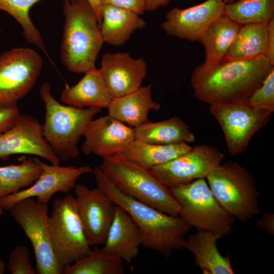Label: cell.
<instances>
[{
	"label": "cell",
	"instance_id": "cell-1",
	"mask_svg": "<svg viewBox=\"0 0 274 274\" xmlns=\"http://www.w3.org/2000/svg\"><path fill=\"white\" fill-rule=\"evenodd\" d=\"M274 65L264 55L247 60H227L196 66L190 78L194 95L210 105L248 98Z\"/></svg>",
	"mask_w": 274,
	"mask_h": 274
},
{
	"label": "cell",
	"instance_id": "cell-2",
	"mask_svg": "<svg viewBox=\"0 0 274 274\" xmlns=\"http://www.w3.org/2000/svg\"><path fill=\"white\" fill-rule=\"evenodd\" d=\"M97 187L116 205L132 217L141 234L142 246L168 258L184 248L186 235L191 227L179 216H174L144 204L122 193L108 179L99 167L93 168Z\"/></svg>",
	"mask_w": 274,
	"mask_h": 274
},
{
	"label": "cell",
	"instance_id": "cell-3",
	"mask_svg": "<svg viewBox=\"0 0 274 274\" xmlns=\"http://www.w3.org/2000/svg\"><path fill=\"white\" fill-rule=\"evenodd\" d=\"M65 17L60 45L61 60L70 72L85 73L95 67L104 43L97 14L86 1H65Z\"/></svg>",
	"mask_w": 274,
	"mask_h": 274
},
{
	"label": "cell",
	"instance_id": "cell-4",
	"mask_svg": "<svg viewBox=\"0 0 274 274\" xmlns=\"http://www.w3.org/2000/svg\"><path fill=\"white\" fill-rule=\"evenodd\" d=\"M39 94L45 108L43 135L60 160L77 158L78 143L89 122L101 110L99 108H78L61 104L51 92V84L44 82Z\"/></svg>",
	"mask_w": 274,
	"mask_h": 274
},
{
	"label": "cell",
	"instance_id": "cell-5",
	"mask_svg": "<svg viewBox=\"0 0 274 274\" xmlns=\"http://www.w3.org/2000/svg\"><path fill=\"white\" fill-rule=\"evenodd\" d=\"M99 167L122 193L162 212L179 216L180 208L170 189L150 169L116 156L102 158Z\"/></svg>",
	"mask_w": 274,
	"mask_h": 274
},
{
	"label": "cell",
	"instance_id": "cell-6",
	"mask_svg": "<svg viewBox=\"0 0 274 274\" xmlns=\"http://www.w3.org/2000/svg\"><path fill=\"white\" fill-rule=\"evenodd\" d=\"M206 179L215 198L235 219L247 221L259 213L260 194L255 179L238 163H221Z\"/></svg>",
	"mask_w": 274,
	"mask_h": 274
},
{
	"label": "cell",
	"instance_id": "cell-7",
	"mask_svg": "<svg viewBox=\"0 0 274 274\" xmlns=\"http://www.w3.org/2000/svg\"><path fill=\"white\" fill-rule=\"evenodd\" d=\"M170 190L180 208L179 216L191 227L199 231L230 233L235 219L215 198L206 179Z\"/></svg>",
	"mask_w": 274,
	"mask_h": 274
},
{
	"label": "cell",
	"instance_id": "cell-8",
	"mask_svg": "<svg viewBox=\"0 0 274 274\" xmlns=\"http://www.w3.org/2000/svg\"><path fill=\"white\" fill-rule=\"evenodd\" d=\"M8 211L31 243L37 273H63L64 266L58 261L53 248L47 204L28 198L15 203Z\"/></svg>",
	"mask_w": 274,
	"mask_h": 274
},
{
	"label": "cell",
	"instance_id": "cell-9",
	"mask_svg": "<svg viewBox=\"0 0 274 274\" xmlns=\"http://www.w3.org/2000/svg\"><path fill=\"white\" fill-rule=\"evenodd\" d=\"M49 224L55 254L64 267L91 251L74 196L54 200Z\"/></svg>",
	"mask_w": 274,
	"mask_h": 274
},
{
	"label": "cell",
	"instance_id": "cell-10",
	"mask_svg": "<svg viewBox=\"0 0 274 274\" xmlns=\"http://www.w3.org/2000/svg\"><path fill=\"white\" fill-rule=\"evenodd\" d=\"M43 59L35 50L15 48L0 54V109L18 107L40 74Z\"/></svg>",
	"mask_w": 274,
	"mask_h": 274
},
{
	"label": "cell",
	"instance_id": "cell-11",
	"mask_svg": "<svg viewBox=\"0 0 274 274\" xmlns=\"http://www.w3.org/2000/svg\"><path fill=\"white\" fill-rule=\"evenodd\" d=\"M211 114L224 133L230 154L244 153L253 135L265 126L272 112L257 108L247 99L210 105Z\"/></svg>",
	"mask_w": 274,
	"mask_h": 274
},
{
	"label": "cell",
	"instance_id": "cell-12",
	"mask_svg": "<svg viewBox=\"0 0 274 274\" xmlns=\"http://www.w3.org/2000/svg\"><path fill=\"white\" fill-rule=\"evenodd\" d=\"M224 159V153L217 148L202 144L150 169L161 183L170 189L206 179Z\"/></svg>",
	"mask_w": 274,
	"mask_h": 274
},
{
	"label": "cell",
	"instance_id": "cell-13",
	"mask_svg": "<svg viewBox=\"0 0 274 274\" xmlns=\"http://www.w3.org/2000/svg\"><path fill=\"white\" fill-rule=\"evenodd\" d=\"M92 172L89 165L63 166L44 162L38 179L28 187L1 198L0 207L4 211H8L17 202L34 197L37 201L47 204L55 193L68 194L83 175Z\"/></svg>",
	"mask_w": 274,
	"mask_h": 274
},
{
	"label": "cell",
	"instance_id": "cell-14",
	"mask_svg": "<svg viewBox=\"0 0 274 274\" xmlns=\"http://www.w3.org/2000/svg\"><path fill=\"white\" fill-rule=\"evenodd\" d=\"M18 154L41 157L53 164L60 161L43 135L42 124L30 115L21 114L11 128L0 134V160Z\"/></svg>",
	"mask_w": 274,
	"mask_h": 274
},
{
	"label": "cell",
	"instance_id": "cell-15",
	"mask_svg": "<svg viewBox=\"0 0 274 274\" xmlns=\"http://www.w3.org/2000/svg\"><path fill=\"white\" fill-rule=\"evenodd\" d=\"M79 214L91 247L104 245L113 220L116 204L98 187L82 184L74 188Z\"/></svg>",
	"mask_w": 274,
	"mask_h": 274
},
{
	"label": "cell",
	"instance_id": "cell-16",
	"mask_svg": "<svg viewBox=\"0 0 274 274\" xmlns=\"http://www.w3.org/2000/svg\"><path fill=\"white\" fill-rule=\"evenodd\" d=\"M225 6L223 0H207L186 9L173 8L166 13L161 28L169 36L198 42L210 25L224 14Z\"/></svg>",
	"mask_w": 274,
	"mask_h": 274
},
{
	"label": "cell",
	"instance_id": "cell-17",
	"mask_svg": "<svg viewBox=\"0 0 274 274\" xmlns=\"http://www.w3.org/2000/svg\"><path fill=\"white\" fill-rule=\"evenodd\" d=\"M81 151L85 155L102 158L115 156L134 140L132 127L110 115L92 119L83 135Z\"/></svg>",
	"mask_w": 274,
	"mask_h": 274
},
{
	"label": "cell",
	"instance_id": "cell-18",
	"mask_svg": "<svg viewBox=\"0 0 274 274\" xmlns=\"http://www.w3.org/2000/svg\"><path fill=\"white\" fill-rule=\"evenodd\" d=\"M99 69L111 96L115 98L142 86L147 74V63L142 58L132 57L127 52H106L102 56Z\"/></svg>",
	"mask_w": 274,
	"mask_h": 274
},
{
	"label": "cell",
	"instance_id": "cell-19",
	"mask_svg": "<svg viewBox=\"0 0 274 274\" xmlns=\"http://www.w3.org/2000/svg\"><path fill=\"white\" fill-rule=\"evenodd\" d=\"M141 246V234L138 225L124 208L116 205L114 219L101 249L107 254L130 262L138 256Z\"/></svg>",
	"mask_w": 274,
	"mask_h": 274
},
{
	"label": "cell",
	"instance_id": "cell-20",
	"mask_svg": "<svg viewBox=\"0 0 274 274\" xmlns=\"http://www.w3.org/2000/svg\"><path fill=\"white\" fill-rule=\"evenodd\" d=\"M227 235L222 232L199 231L189 235L184 248L194 255V261L204 274H233L229 255L223 256L218 249L217 241Z\"/></svg>",
	"mask_w": 274,
	"mask_h": 274
},
{
	"label": "cell",
	"instance_id": "cell-21",
	"mask_svg": "<svg viewBox=\"0 0 274 274\" xmlns=\"http://www.w3.org/2000/svg\"><path fill=\"white\" fill-rule=\"evenodd\" d=\"M75 85L66 86L62 91L60 99L65 105L78 108H107L113 98L96 67L86 72Z\"/></svg>",
	"mask_w": 274,
	"mask_h": 274
},
{
	"label": "cell",
	"instance_id": "cell-22",
	"mask_svg": "<svg viewBox=\"0 0 274 274\" xmlns=\"http://www.w3.org/2000/svg\"><path fill=\"white\" fill-rule=\"evenodd\" d=\"M152 84L141 86L130 93L113 98L108 108V115L132 128L147 122L149 112L161 108L152 99Z\"/></svg>",
	"mask_w": 274,
	"mask_h": 274
},
{
	"label": "cell",
	"instance_id": "cell-23",
	"mask_svg": "<svg viewBox=\"0 0 274 274\" xmlns=\"http://www.w3.org/2000/svg\"><path fill=\"white\" fill-rule=\"evenodd\" d=\"M100 13L101 34L104 43L111 45L125 44L135 31L147 25L139 15L113 6L101 5Z\"/></svg>",
	"mask_w": 274,
	"mask_h": 274
},
{
	"label": "cell",
	"instance_id": "cell-24",
	"mask_svg": "<svg viewBox=\"0 0 274 274\" xmlns=\"http://www.w3.org/2000/svg\"><path fill=\"white\" fill-rule=\"evenodd\" d=\"M242 25L225 14L210 25L198 41L205 51L203 65H214L225 59Z\"/></svg>",
	"mask_w": 274,
	"mask_h": 274
},
{
	"label": "cell",
	"instance_id": "cell-25",
	"mask_svg": "<svg viewBox=\"0 0 274 274\" xmlns=\"http://www.w3.org/2000/svg\"><path fill=\"white\" fill-rule=\"evenodd\" d=\"M133 129L135 140L148 144L169 145L195 141L189 126L177 116L155 122L148 121Z\"/></svg>",
	"mask_w": 274,
	"mask_h": 274
},
{
	"label": "cell",
	"instance_id": "cell-26",
	"mask_svg": "<svg viewBox=\"0 0 274 274\" xmlns=\"http://www.w3.org/2000/svg\"><path fill=\"white\" fill-rule=\"evenodd\" d=\"M191 148L185 143L157 145L134 140L123 152L115 156L150 169L168 162Z\"/></svg>",
	"mask_w": 274,
	"mask_h": 274
},
{
	"label": "cell",
	"instance_id": "cell-27",
	"mask_svg": "<svg viewBox=\"0 0 274 274\" xmlns=\"http://www.w3.org/2000/svg\"><path fill=\"white\" fill-rule=\"evenodd\" d=\"M17 164L0 166V199L31 185L39 177L43 163L39 157L22 155Z\"/></svg>",
	"mask_w": 274,
	"mask_h": 274
},
{
	"label": "cell",
	"instance_id": "cell-28",
	"mask_svg": "<svg viewBox=\"0 0 274 274\" xmlns=\"http://www.w3.org/2000/svg\"><path fill=\"white\" fill-rule=\"evenodd\" d=\"M267 23L242 25L224 60H247L264 54Z\"/></svg>",
	"mask_w": 274,
	"mask_h": 274
},
{
	"label": "cell",
	"instance_id": "cell-29",
	"mask_svg": "<svg viewBox=\"0 0 274 274\" xmlns=\"http://www.w3.org/2000/svg\"><path fill=\"white\" fill-rule=\"evenodd\" d=\"M123 261L95 247L89 254L66 266L63 274H123Z\"/></svg>",
	"mask_w": 274,
	"mask_h": 274
},
{
	"label": "cell",
	"instance_id": "cell-30",
	"mask_svg": "<svg viewBox=\"0 0 274 274\" xmlns=\"http://www.w3.org/2000/svg\"><path fill=\"white\" fill-rule=\"evenodd\" d=\"M224 14L241 25L267 23L274 17V0H237L226 4Z\"/></svg>",
	"mask_w": 274,
	"mask_h": 274
},
{
	"label": "cell",
	"instance_id": "cell-31",
	"mask_svg": "<svg viewBox=\"0 0 274 274\" xmlns=\"http://www.w3.org/2000/svg\"><path fill=\"white\" fill-rule=\"evenodd\" d=\"M39 1L0 0V10L9 14L20 24L23 29V35L27 43L32 44L45 51V44L41 35L29 15L31 7Z\"/></svg>",
	"mask_w": 274,
	"mask_h": 274
},
{
	"label": "cell",
	"instance_id": "cell-32",
	"mask_svg": "<svg viewBox=\"0 0 274 274\" xmlns=\"http://www.w3.org/2000/svg\"><path fill=\"white\" fill-rule=\"evenodd\" d=\"M248 99L257 108L274 111V66Z\"/></svg>",
	"mask_w": 274,
	"mask_h": 274
},
{
	"label": "cell",
	"instance_id": "cell-33",
	"mask_svg": "<svg viewBox=\"0 0 274 274\" xmlns=\"http://www.w3.org/2000/svg\"><path fill=\"white\" fill-rule=\"evenodd\" d=\"M28 247L17 246L9 255L7 269L11 274H35L36 271L30 261Z\"/></svg>",
	"mask_w": 274,
	"mask_h": 274
},
{
	"label": "cell",
	"instance_id": "cell-34",
	"mask_svg": "<svg viewBox=\"0 0 274 274\" xmlns=\"http://www.w3.org/2000/svg\"><path fill=\"white\" fill-rule=\"evenodd\" d=\"M101 5H109L133 12L139 15L146 11L145 0H100Z\"/></svg>",
	"mask_w": 274,
	"mask_h": 274
},
{
	"label": "cell",
	"instance_id": "cell-35",
	"mask_svg": "<svg viewBox=\"0 0 274 274\" xmlns=\"http://www.w3.org/2000/svg\"><path fill=\"white\" fill-rule=\"evenodd\" d=\"M20 114L18 107L0 109V134L11 128L16 122Z\"/></svg>",
	"mask_w": 274,
	"mask_h": 274
},
{
	"label": "cell",
	"instance_id": "cell-36",
	"mask_svg": "<svg viewBox=\"0 0 274 274\" xmlns=\"http://www.w3.org/2000/svg\"><path fill=\"white\" fill-rule=\"evenodd\" d=\"M264 55L274 65V17L267 23L266 49Z\"/></svg>",
	"mask_w": 274,
	"mask_h": 274
},
{
	"label": "cell",
	"instance_id": "cell-37",
	"mask_svg": "<svg viewBox=\"0 0 274 274\" xmlns=\"http://www.w3.org/2000/svg\"><path fill=\"white\" fill-rule=\"evenodd\" d=\"M257 226L260 230H263L267 233L274 234V214L265 212L257 222Z\"/></svg>",
	"mask_w": 274,
	"mask_h": 274
},
{
	"label": "cell",
	"instance_id": "cell-38",
	"mask_svg": "<svg viewBox=\"0 0 274 274\" xmlns=\"http://www.w3.org/2000/svg\"><path fill=\"white\" fill-rule=\"evenodd\" d=\"M171 0H145L146 11H154L167 5Z\"/></svg>",
	"mask_w": 274,
	"mask_h": 274
},
{
	"label": "cell",
	"instance_id": "cell-39",
	"mask_svg": "<svg viewBox=\"0 0 274 274\" xmlns=\"http://www.w3.org/2000/svg\"><path fill=\"white\" fill-rule=\"evenodd\" d=\"M79 1H86L88 2L95 9L100 24L101 22V16L100 13V6L101 5L100 0H68L70 2H76Z\"/></svg>",
	"mask_w": 274,
	"mask_h": 274
},
{
	"label": "cell",
	"instance_id": "cell-40",
	"mask_svg": "<svg viewBox=\"0 0 274 274\" xmlns=\"http://www.w3.org/2000/svg\"><path fill=\"white\" fill-rule=\"evenodd\" d=\"M6 264L0 256V274L4 273L5 271Z\"/></svg>",
	"mask_w": 274,
	"mask_h": 274
},
{
	"label": "cell",
	"instance_id": "cell-41",
	"mask_svg": "<svg viewBox=\"0 0 274 274\" xmlns=\"http://www.w3.org/2000/svg\"><path fill=\"white\" fill-rule=\"evenodd\" d=\"M237 0H223L224 2L226 4H230V3H232L235 1H236Z\"/></svg>",
	"mask_w": 274,
	"mask_h": 274
},
{
	"label": "cell",
	"instance_id": "cell-42",
	"mask_svg": "<svg viewBox=\"0 0 274 274\" xmlns=\"http://www.w3.org/2000/svg\"><path fill=\"white\" fill-rule=\"evenodd\" d=\"M4 214V211L0 207V216H3Z\"/></svg>",
	"mask_w": 274,
	"mask_h": 274
}]
</instances>
